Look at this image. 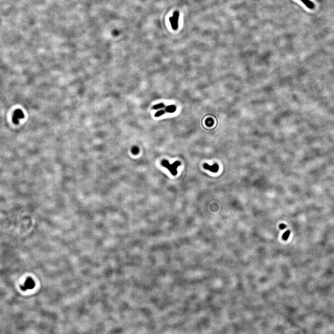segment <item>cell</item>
<instances>
[{"label": "cell", "mask_w": 334, "mask_h": 334, "mask_svg": "<svg viewBox=\"0 0 334 334\" xmlns=\"http://www.w3.org/2000/svg\"><path fill=\"white\" fill-rule=\"evenodd\" d=\"M291 233V231L290 230L286 231L285 233H284L283 235L282 236V238L283 239L284 241H287L289 238V236L290 235Z\"/></svg>", "instance_id": "obj_9"}, {"label": "cell", "mask_w": 334, "mask_h": 334, "mask_svg": "<svg viewBox=\"0 0 334 334\" xmlns=\"http://www.w3.org/2000/svg\"><path fill=\"white\" fill-rule=\"evenodd\" d=\"M161 164L162 166L165 167L169 170L173 175H176L177 173V168L181 165V162L179 161H176L174 162L172 164H170L168 161L164 160L162 161Z\"/></svg>", "instance_id": "obj_1"}, {"label": "cell", "mask_w": 334, "mask_h": 334, "mask_svg": "<svg viewBox=\"0 0 334 334\" xmlns=\"http://www.w3.org/2000/svg\"><path fill=\"white\" fill-rule=\"evenodd\" d=\"M139 151V148L138 147H133L132 149V153L134 154H138Z\"/></svg>", "instance_id": "obj_12"}, {"label": "cell", "mask_w": 334, "mask_h": 334, "mask_svg": "<svg viewBox=\"0 0 334 334\" xmlns=\"http://www.w3.org/2000/svg\"><path fill=\"white\" fill-rule=\"evenodd\" d=\"M165 104L162 103H159V104H156L152 107V109L153 110H158V109H162L164 107Z\"/></svg>", "instance_id": "obj_8"}, {"label": "cell", "mask_w": 334, "mask_h": 334, "mask_svg": "<svg viewBox=\"0 0 334 334\" xmlns=\"http://www.w3.org/2000/svg\"><path fill=\"white\" fill-rule=\"evenodd\" d=\"M24 117V114L23 113V111L20 109L16 110L15 111H14V113L13 114V119H12L13 123L15 124H17L19 123L18 119L23 118Z\"/></svg>", "instance_id": "obj_3"}, {"label": "cell", "mask_w": 334, "mask_h": 334, "mask_svg": "<svg viewBox=\"0 0 334 334\" xmlns=\"http://www.w3.org/2000/svg\"><path fill=\"white\" fill-rule=\"evenodd\" d=\"M286 225H284V224H280V225H279V228H280V229H284V228H286Z\"/></svg>", "instance_id": "obj_13"}, {"label": "cell", "mask_w": 334, "mask_h": 334, "mask_svg": "<svg viewBox=\"0 0 334 334\" xmlns=\"http://www.w3.org/2000/svg\"><path fill=\"white\" fill-rule=\"evenodd\" d=\"M176 110V107L174 105H170L166 107L165 109L166 112L172 113L175 112Z\"/></svg>", "instance_id": "obj_7"}, {"label": "cell", "mask_w": 334, "mask_h": 334, "mask_svg": "<svg viewBox=\"0 0 334 334\" xmlns=\"http://www.w3.org/2000/svg\"><path fill=\"white\" fill-rule=\"evenodd\" d=\"M205 123H206V124L208 126L211 127L213 125V119H212L211 118H208V119H207L206 120Z\"/></svg>", "instance_id": "obj_11"}, {"label": "cell", "mask_w": 334, "mask_h": 334, "mask_svg": "<svg viewBox=\"0 0 334 334\" xmlns=\"http://www.w3.org/2000/svg\"><path fill=\"white\" fill-rule=\"evenodd\" d=\"M34 286V282H33V280L31 279H28L26 283H25V285L23 287V289H28L33 288Z\"/></svg>", "instance_id": "obj_5"}, {"label": "cell", "mask_w": 334, "mask_h": 334, "mask_svg": "<svg viewBox=\"0 0 334 334\" xmlns=\"http://www.w3.org/2000/svg\"><path fill=\"white\" fill-rule=\"evenodd\" d=\"M165 112H166V111H165V110H160L159 111H157V112L155 113V114H154V116H155V117H159V116H162V115L165 114Z\"/></svg>", "instance_id": "obj_10"}, {"label": "cell", "mask_w": 334, "mask_h": 334, "mask_svg": "<svg viewBox=\"0 0 334 334\" xmlns=\"http://www.w3.org/2000/svg\"><path fill=\"white\" fill-rule=\"evenodd\" d=\"M179 18V13L178 11H175L173 14V16L170 17L169 19L172 28L174 30H176L178 28Z\"/></svg>", "instance_id": "obj_2"}, {"label": "cell", "mask_w": 334, "mask_h": 334, "mask_svg": "<svg viewBox=\"0 0 334 334\" xmlns=\"http://www.w3.org/2000/svg\"><path fill=\"white\" fill-rule=\"evenodd\" d=\"M300 1H301L302 3H303L305 5L307 8H309L311 9H314L315 7L314 4L309 0H300Z\"/></svg>", "instance_id": "obj_6"}, {"label": "cell", "mask_w": 334, "mask_h": 334, "mask_svg": "<svg viewBox=\"0 0 334 334\" xmlns=\"http://www.w3.org/2000/svg\"><path fill=\"white\" fill-rule=\"evenodd\" d=\"M203 167L206 170H210L211 172H213V173L218 172L219 169V167L218 165L217 164H214L212 166H210L207 163H205L203 165Z\"/></svg>", "instance_id": "obj_4"}]
</instances>
